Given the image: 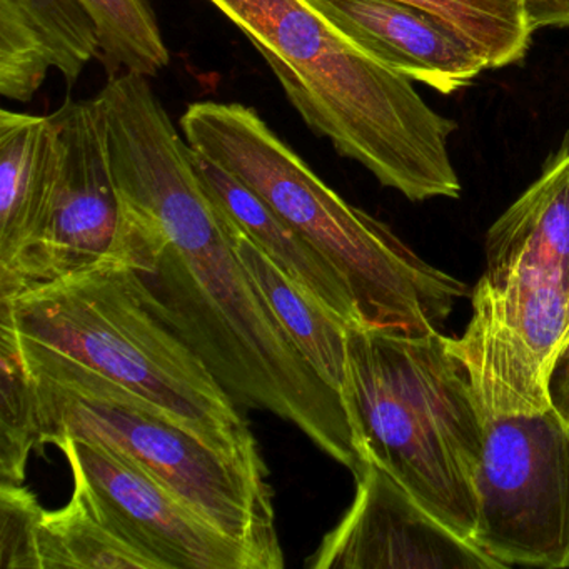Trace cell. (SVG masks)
<instances>
[{
	"instance_id": "obj_4",
	"label": "cell",
	"mask_w": 569,
	"mask_h": 569,
	"mask_svg": "<svg viewBox=\"0 0 569 569\" xmlns=\"http://www.w3.org/2000/svg\"><path fill=\"white\" fill-rule=\"evenodd\" d=\"M19 339L148 399L208 445L264 465L234 399L136 269L99 266L0 298Z\"/></svg>"
},
{
	"instance_id": "obj_11",
	"label": "cell",
	"mask_w": 569,
	"mask_h": 569,
	"mask_svg": "<svg viewBox=\"0 0 569 569\" xmlns=\"http://www.w3.org/2000/svg\"><path fill=\"white\" fill-rule=\"evenodd\" d=\"M356 498L306 562L311 569H505L422 508L388 471L366 459Z\"/></svg>"
},
{
	"instance_id": "obj_7",
	"label": "cell",
	"mask_w": 569,
	"mask_h": 569,
	"mask_svg": "<svg viewBox=\"0 0 569 569\" xmlns=\"http://www.w3.org/2000/svg\"><path fill=\"white\" fill-rule=\"evenodd\" d=\"M472 315L452 338L472 388L546 409L549 366L569 331V134L486 234Z\"/></svg>"
},
{
	"instance_id": "obj_22",
	"label": "cell",
	"mask_w": 569,
	"mask_h": 569,
	"mask_svg": "<svg viewBox=\"0 0 569 569\" xmlns=\"http://www.w3.org/2000/svg\"><path fill=\"white\" fill-rule=\"evenodd\" d=\"M546 388L552 408L569 422V331L549 366Z\"/></svg>"
},
{
	"instance_id": "obj_12",
	"label": "cell",
	"mask_w": 569,
	"mask_h": 569,
	"mask_svg": "<svg viewBox=\"0 0 569 569\" xmlns=\"http://www.w3.org/2000/svg\"><path fill=\"white\" fill-rule=\"evenodd\" d=\"M379 61L441 94L486 71L485 59L435 16L395 0H309Z\"/></svg>"
},
{
	"instance_id": "obj_18",
	"label": "cell",
	"mask_w": 569,
	"mask_h": 569,
	"mask_svg": "<svg viewBox=\"0 0 569 569\" xmlns=\"http://www.w3.org/2000/svg\"><path fill=\"white\" fill-rule=\"evenodd\" d=\"M435 16L471 46L489 69L518 64L531 44L522 0H395Z\"/></svg>"
},
{
	"instance_id": "obj_8",
	"label": "cell",
	"mask_w": 569,
	"mask_h": 569,
	"mask_svg": "<svg viewBox=\"0 0 569 569\" xmlns=\"http://www.w3.org/2000/svg\"><path fill=\"white\" fill-rule=\"evenodd\" d=\"M479 415L471 541L505 568H569V422L552 406Z\"/></svg>"
},
{
	"instance_id": "obj_23",
	"label": "cell",
	"mask_w": 569,
	"mask_h": 569,
	"mask_svg": "<svg viewBox=\"0 0 569 569\" xmlns=\"http://www.w3.org/2000/svg\"><path fill=\"white\" fill-rule=\"evenodd\" d=\"M529 28L569 29V0H522Z\"/></svg>"
},
{
	"instance_id": "obj_21",
	"label": "cell",
	"mask_w": 569,
	"mask_h": 569,
	"mask_svg": "<svg viewBox=\"0 0 569 569\" xmlns=\"http://www.w3.org/2000/svg\"><path fill=\"white\" fill-rule=\"evenodd\" d=\"M46 509L22 485L0 486V568L41 569L39 526Z\"/></svg>"
},
{
	"instance_id": "obj_5",
	"label": "cell",
	"mask_w": 569,
	"mask_h": 569,
	"mask_svg": "<svg viewBox=\"0 0 569 569\" xmlns=\"http://www.w3.org/2000/svg\"><path fill=\"white\" fill-rule=\"evenodd\" d=\"M342 401L361 458L471 541L482 422L452 338L351 326Z\"/></svg>"
},
{
	"instance_id": "obj_15",
	"label": "cell",
	"mask_w": 569,
	"mask_h": 569,
	"mask_svg": "<svg viewBox=\"0 0 569 569\" xmlns=\"http://www.w3.org/2000/svg\"><path fill=\"white\" fill-rule=\"evenodd\" d=\"M59 171L51 116L0 112V268L41 231Z\"/></svg>"
},
{
	"instance_id": "obj_3",
	"label": "cell",
	"mask_w": 569,
	"mask_h": 569,
	"mask_svg": "<svg viewBox=\"0 0 569 569\" xmlns=\"http://www.w3.org/2000/svg\"><path fill=\"white\" fill-rule=\"evenodd\" d=\"M181 129L194 151L241 179L341 272L368 328L439 332L469 295L465 282L428 264L385 222L325 184L254 109L196 102Z\"/></svg>"
},
{
	"instance_id": "obj_10",
	"label": "cell",
	"mask_w": 569,
	"mask_h": 569,
	"mask_svg": "<svg viewBox=\"0 0 569 569\" xmlns=\"http://www.w3.org/2000/svg\"><path fill=\"white\" fill-rule=\"evenodd\" d=\"M52 445L64 452L74 489L92 511L156 569H261L248 548L128 459L71 436Z\"/></svg>"
},
{
	"instance_id": "obj_14",
	"label": "cell",
	"mask_w": 569,
	"mask_h": 569,
	"mask_svg": "<svg viewBox=\"0 0 569 569\" xmlns=\"http://www.w3.org/2000/svg\"><path fill=\"white\" fill-rule=\"evenodd\" d=\"M194 161L212 199L286 274L311 292L348 328L365 326L361 309L348 282L311 242L306 241L232 172L198 151H194Z\"/></svg>"
},
{
	"instance_id": "obj_9",
	"label": "cell",
	"mask_w": 569,
	"mask_h": 569,
	"mask_svg": "<svg viewBox=\"0 0 569 569\" xmlns=\"http://www.w3.org/2000/svg\"><path fill=\"white\" fill-rule=\"evenodd\" d=\"M51 119L59 144L51 208L31 244L0 268V298L86 269L138 262L141 224L116 182L101 101H66Z\"/></svg>"
},
{
	"instance_id": "obj_16",
	"label": "cell",
	"mask_w": 569,
	"mask_h": 569,
	"mask_svg": "<svg viewBox=\"0 0 569 569\" xmlns=\"http://www.w3.org/2000/svg\"><path fill=\"white\" fill-rule=\"evenodd\" d=\"M232 221V219H231ZM232 244L276 318L315 371L341 395L346 381L348 326L286 274L232 221Z\"/></svg>"
},
{
	"instance_id": "obj_19",
	"label": "cell",
	"mask_w": 569,
	"mask_h": 569,
	"mask_svg": "<svg viewBox=\"0 0 569 569\" xmlns=\"http://www.w3.org/2000/svg\"><path fill=\"white\" fill-rule=\"evenodd\" d=\"M0 476L22 485L32 449L39 446L34 381L11 322L0 319Z\"/></svg>"
},
{
	"instance_id": "obj_1",
	"label": "cell",
	"mask_w": 569,
	"mask_h": 569,
	"mask_svg": "<svg viewBox=\"0 0 569 569\" xmlns=\"http://www.w3.org/2000/svg\"><path fill=\"white\" fill-rule=\"evenodd\" d=\"M116 182L138 214L136 268L236 402L301 429L352 472L365 465L345 401L301 355L232 244V221L196 168L146 76H112L99 94Z\"/></svg>"
},
{
	"instance_id": "obj_6",
	"label": "cell",
	"mask_w": 569,
	"mask_h": 569,
	"mask_svg": "<svg viewBox=\"0 0 569 569\" xmlns=\"http://www.w3.org/2000/svg\"><path fill=\"white\" fill-rule=\"evenodd\" d=\"M19 345L34 381L39 446L62 436L96 442L248 548L261 569L284 566L266 465L218 451L148 399L86 366L22 339Z\"/></svg>"
},
{
	"instance_id": "obj_20",
	"label": "cell",
	"mask_w": 569,
	"mask_h": 569,
	"mask_svg": "<svg viewBox=\"0 0 569 569\" xmlns=\"http://www.w3.org/2000/svg\"><path fill=\"white\" fill-rule=\"evenodd\" d=\"M101 29V61L109 74L154 78L171 56L149 0H84Z\"/></svg>"
},
{
	"instance_id": "obj_13",
	"label": "cell",
	"mask_w": 569,
	"mask_h": 569,
	"mask_svg": "<svg viewBox=\"0 0 569 569\" xmlns=\"http://www.w3.org/2000/svg\"><path fill=\"white\" fill-rule=\"evenodd\" d=\"M101 58V29L84 0H0V94L28 102L58 69L74 84Z\"/></svg>"
},
{
	"instance_id": "obj_2",
	"label": "cell",
	"mask_w": 569,
	"mask_h": 569,
	"mask_svg": "<svg viewBox=\"0 0 569 569\" xmlns=\"http://www.w3.org/2000/svg\"><path fill=\"white\" fill-rule=\"evenodd\" d=\"M261 52L302 121L412 202L458 199V129L309 0H209Z\"/></svg>"
},
{
	"instance_id": "obj_17",
	"label": "cell",
	"mask_w": 569,
	"mask_h": 569,
	"mask_svg": "<svg viewBox=\"0 0 569 569\" xmlns=\"http://www.w3.org/2000/svg\"><path fill=\"white\" fill-rule=\"evenodd\" d=\"M39 561L41 569H156L92 511L78 489L68 506L42 515Z\"/></svg>"
}]
</instances>
